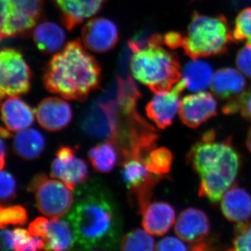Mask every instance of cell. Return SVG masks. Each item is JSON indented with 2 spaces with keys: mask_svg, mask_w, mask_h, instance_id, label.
Wrapping results in <instances>:
<instances>
[{
  "mask_svg": "<svg viewBox=\"0 0 251 251\" xmlns=\"http://www.w3.org/2000/svg\"><path fill=\"white\" fill-rule=\"evenodd\" d=\"M149 171L157 176H163L169 173L173 162V154L168 149L152 150L143 159Z\"/></svg>",
  "mask_w": 251,
  "mask_h": 251,
  "instance_id": "26",
  "label": "cell"
},
{
  "mask_svg": "<svg viewBox=\"0 0 251 251\" xmlns=\"http://www.w3.org/2000/svg\"><path fill=\"white\" fill-rule=\"evenodd\" d=\"M62 12L63 24L72 30L87 18L97 14L105 0H54Z\"/></svg>",
  "mask_w": 251,
  "mask_h": 251,
  "instance_id": "16",
  "label": "cell"
},
{
  "mask_svg": "<svg viewBox=\"0 0 251 251\" xmlns=\"http://www.w3.org/2000/svg\"><path fill=\"white\" fill-rule=\"evenodd\" d=\"M221 207L231 222H247L251 217V196L243 188L230 187L221 198Z\"/></svg>",
  "mask_w": 251,
  "mask_h": 251,
  "instance_id": "17",
  "label": "cell"
},
{
  "mask_svg": "<svg viewBox=\"0 0 251 251\" xmlns=\"http://www.w3.org/2000/svg\"><path fill=\"white\" fill-rule=\"evenodd\" d=\"M46 147L45 138L37 130H23L15 137V153L23 159L32 161L39 158Z\"/></svg>",
  "mask_w": 251,
  "mask_h": 251,
  "instance_id": "24",
  "label": "cell"
},
{
  "mask_svg": "<svg viewBox=\"0 0 251 251\" xmlns=\"http://www.w3.org/2000/svg\"><path fill=\"white\" fill-rule=\"evenodd\" d=\"M44 241L46 251H69L75 244L74 231L69 221L59 218L49 221Z\"/></svg>",
  "mask_w": 251,
  "mask_h": 251,
  "instance_id": "22",
  "label": "cell"
},
{
  "mask_svg": "<svg viewBox=\"0 0 251 251\" xmlns=\"http://www.w3.org/2000/svg\"><path fill=\"white\" fill-rule=\"evenodd\" d=\"M193 59L185 65L180 81L185 89L191 92H202L211 85L214 70L209 63L201 59Z\"/></svg>",
  "mask_w": 251,
  "mask_h": 251,
  "instance_id": "21",
  "label": "cell"
},
{
  "mask_svg": "<svg viewBox=\"0 0 251 251\" xmlns=\"http://www.w3.org/2000/svg\"><path fill=\"white\" fill-rule=\"evenodd\" d=\"M16 181L6 172L0 171V204L12 201L16 196Z\"/></svg>",
  "mask_w": 251,
  "mask_h": 251,
  "instance_id": "33",
  "label": "cell"
},
{
  "mask_svg": "<svg viewBox=\"0 0 251 251\" xmlns=\"http://www.w3.org/2000/svg\"><path fill=\"white\" fill-rule=\"evenodd\" d=\"M163 36L153 34L148 45L133 52L130 69L136 80L154 93L171 90L181 77L177 56L163 49Z\"/></svg>",
  "mask_w": 251,
  "mask_h": 251,
  "instance_id": "4",
  "label": "cell"
},
{
  "mask_svg": "<svg viewBox=\"0 0 251 251\" xmlns=\"http://www.w3.org/2000/svg\"><path fill=\"white\" fill-rule=\"evenodd\" d=\"M184 90V85L179 80L171 90L156 93L149 102L146 107L147 115L158 128L165 129L173 124L179 112L180 95Z\"/></svg>",
  "mask_w": 251,
  "mask_h": 251,
  "instance_id": "11",
  "label": "cell"
},
{
  "mask_svg": "<svg viewBox=\"0 0 251 251\" xmlns=\"http://www.w3.org/2000/svg\"><path fill=\"white\" fill-rule=\"evenodd\" d=\"M27 211L21 206H4L0 204V229L7 226H23L27 222Z\"/></svg>",
  "mask_w": 251,
  "mask_h": 251,
  "instance_id": "30",
  "label": "cell"
},
{
  "mask_svg": "<svg viewBox=\"0 0 251 251\" xmlns=\"http://www.w3.org/2000/svg\"><path fill=\"white\" fill-rule=\"evenodd\" d=\"M14 250L18 251L44 250L45 242L41 238L31 235L29 230L16 228L13 231Z\"/></svg>",
  "mask_w": 251,
  "mask_h": 251,
  "instance_id": "28",
  "label": "cell"
},
{
  "mask_svg": "<svg viewBox=\"0 0 251 251\" xmlns=\"http://www.w3.org/2000/svg\"><path fill=\"white\" fill-rule=\"evenodd\" d=\"M118 158L117 147L112 142H105L94 147L89 151V159L94 171L108 173L116 165Z\"/></svg>",
  "mask_w": 251,
  "mask_h": 251,
  "instance_id": "25",
  "label": "cell"
},
{
  "mask_svg": "<svg viewBox=\"0 0 251 251\" xmlns=\"http://www.w3.org/2000/svg\"><path fill=\"white\" fill-rule=\"evenodd\" d=\"M101 70L79 40L68 43L50 60L44 82L46 90L69 100L83 101L98 88Z\"/></svg>",
  "mask_w": 251,
  "mask_h": 251,
  "instance_id": "2",
  "label": "cell"
},
{
  "mask_svg": "<svg viewBox=\"0 0 251 251\" xmlns=\"http://www.w3.org/2000/svg\"><path fill=\"white\" fill-rule=\"evenodd\" d=\"M82 38L87 49L98 53L108 52L118 42V29L115 23L107 18H95L84 26Z\"/></svg>",
  "mask_w": 251,
  "mask_h": 251,
  "instance_id": "13",
  "label": "cell"
},
{
  "mask_svg": "<svg viewBox=\"0 0 251 251\" xmlns=\"http://www.w3.org/2000/svg\"><path fill=\"white\" fill-rule=\"evenodd\" d=\"M5 165V157H0V171L2 170Z\"/></svg>",
  "mask_w": 251,
  "mask_h": 251,
  "instance_id": "42",
  "label": "cell"
},
{
  "mask_svg": "<svg viewBox=\"0 0 251 251\" xmlns=\"http://www.w3.org/2000/svg\"><path fill=\"white\" fill-rule=\"evenodd\" d=\"M232 1H233L234 4H240L243 3L250 2L251 0H232Z\"/></svg>",
  "mask_w": 251,
  "mask_h": 251,
  "instance_id": "41",
  "label": "cell"
},
{
  "mask_svg": "<svg viewBox=\"0 0 251 251\" xmlns=\"http://www.w3.org/2000/svg\"><path fill=\"white\" fill-rule=\"evenodd\" d=\"M143 229L130 231L122 238L120 249L122 251H153L155 242L153 238Z\"/></svg>",
  "mask_w": 251,
  "mask_h": 251,
  "instance_id": "27",
  "label": "cell"
},
{
  "mask_svg": "<svg viewBox=\"0 0 251 251\" xmlns=\"http://www.w3.org/2000/svg\"><path fill=\"white\" fill-rule=\"evenodd\" d=\"M223 112L227 115L239 112L243 117L251 120V88L229 100L223 108Z\"/></svg>",
  "mask_w": 251,
  "mask_h": 251,
  "instance_id": "31",
  "label": "cell"
},
{
  "mask_svg": "<svg viewBox=\"0 0 251 251\" xmlns=\"http://www.w3.org/2000/svg\"><path fill=\"white\" fill-rule=\"evenodd\" d=\"M0 157H5V145L1 138H0Z\"/></svg>",
  "mask_w": 251,
  "mask_h": 251,
  "instance_id": "40",
  "label": "cell"
},
{
  "mask_svg": "<svg viewBox=\"0 0 251 251\" xmlns=\"http://www.w3.org/2000/svg\"><path fill=\"white\" fill-rule=\"evenodd\" d=\"M49 221L46 218L39 217L29 226V232L31 235L44 239L47 234Z\"/></svg>",
  "mask_w": 251,
  "mask_h": 251,
  "instance_id": "36",
  "label": "cell"
},
{
  "mask_svg": "<svg viewBox=\"0 0 251 251\" xmlns=\"http://www.w3.org/2000/svg\"><path fill=\"white\" fill-rule=\"evenodd\" d=\"M233 40L224 16H209L194 12L191 16L182 48L192 59L224 53Z\"/></svg>",
  "mask_w": 251,
  "mask_h": 251,
  "instance_id": "5",
  "label": "cell"
},
{
  "mask_svg": "<svg viewBox=\"0 0 251 251\" xmlns=\"http://www.w3.org/2000/svg\"><path fill=\"white\" fill-rule=\"evenodd\" d=\"M232 34L233 40L251 46V7L245 8L237 15Z\"/></svg>",
  "mask_w": 251,
  "mask_h": 251,
  "instance_id": "29",
  "label": "cell"
},
{
  "mask_svg": "<svg viewBox=\"0 0 251 251\" xmlns=\"http://www.w3.org/2000/svg\"><path fill=\"white\" fill-rule=\"evenodd\" d=\"M163 41L170 49H176L182 47L184 36L179 32L171 31L163 36Z\"/></svg>",
  "mask_w": 251,
  "mask_h": 251,
  "instance_id": "37",
  "label": "cell"
},
{
  "mask_svg": "<svg viewBox=\"0 0 251 251\" xmlns=\"http://www.w3.org/2000/svg\"><path fill=\"white\" fill-rule=\"evenodd\" d=\"M142 221L144 229L148 233L162 236L166 234L175 222V211L165 202H155L149 204L143 212Z\"/></svg>",
  "mask_w": 251,
  "mask_h": 251,
  "instance_id": "19",
  "label": "cell"
},
{
  "mask_svg": "<svg viewBox=\"0 0 251 251\" xmlns=\"http://www.w3.org/2000/svg\"><path fill=\"white\" fill-rule=\"evenodd\" d=\"M0 249L2 251L14 250L13 231L4 229L0 231Z\"/></svg>",
  "mask_w": 251,
  "mask_h": 251,
  "instance_id": "38",
  "label": "cell"
},
{
  "mask_svg": "<svg viewBox=\"0 0 251 251\" xmlns=\"http://www.w3.org/2000/svg\"><path fill=\"white\" fill-rule=\"evenodd\" d=\"M210 231V223L205 213L195 208L185 209L175 223V232L185 242L197 244L204 240Z\"/></svg>",
  "mask_w": 251,
  "mask_h": 251,
  "instance_id": "15",
  "label": "cell"
},
{
  "mask_svg": "<svg viewBox=\"0 0 251 251\" xmlns=\"http://www.w3.org/2000/svg\"><path fill=\"white\" fill-rule=\"evenodd\" d=\"M247 87L242 73L232 68H223L216 72L211 83L213 93L223 100H230L240 95Z\"/></svg>",
  "mask_w": 251,
  "mask_h": 251,
  "instance_id": "20",
  "label": "cell"
},
{
  "mask_svg": "<svg viewBox=\"0 0 251 251\" xmlns=\"http://www.w3.org/2000/svg\"><path fill=\"white\" fill-rule=\"evenodd\" d=\"M3 122L8 130L19 132L32 125L35 114L25 102L16 97H10L1 107Z\"/></svg>",
  "mask_w": 251,
  "mask_h": 251,
  "instance_id": "18",
  "label": "cell"
},
{
  "mask_svg": "<svg viewBox=\"0 0 251 251\" xmlns=\"http://www.w3.org/2000/svg\"><path fill=\"white\" fill-rule=\"evenodd\" d=\"M217 102L212 94L199 92L185 97L180 103L179 115L181 122L190 128H197L215 116Z\"/></svg>",
  "mask_w": 251,
  "mask_h": 251,
  "instance_id": "12",
  "label": "cell"
},
{
  "mask_svg": "<svg viewBox=\"0 0 251 251\" xmlns=\"http://www.w3.org/2000/svg\"><path fill=\"white\" fill-rule=\"evenodd\" d=\"M214 135L207 133L202 142L196 144L188 159L201 177L199 196L216 202L232 187L240 160L229 142H216Z\"/></svg>",
  "mask_w": 251,
  "mask_h": 251,
  "instance_id": "3",
  "label": "cell"
},
{
  "mask_svg": "<svg viewBox=\"0 0 251 251\" xmlns=\"http://www.w3.org/2000/svg\"><path fill=\"white\" fill-rule=\"evenodd\" d=\"M236 64L239 70L251 78V46H246L239 50L236 57Z\"/></svg>",
  "mask_w": 251,
  "mask_h": 251,
  "instance_id": "34",
  "label": "cell"
},
{
  "mask_svg": "<svg viewBox=\"0 0 251 251\" xmlns=\"http://www.w3.org/2000/svg\"><path fill=\"white\" fill-rule=\"evenodd\" d=\"M65 40L64 29L56 23L44 22L34 29V43L39 50L44 53H53L59 50Z\"/></svg>",
  "mask_w": 251,
  "mask_h": 251,
  "instance_id": "23",
  "label": "cell"
},
{
  "mask_svg": "<svg viewBox=\"0 0 251 251\" xmlns=\"http://www.w3.org/2000/svg\"><path fill=\"white\" fill-rule=\"evenodd\" d=\"M36 117L42 128L49 131H58L65 128L72 122V109L62 99L49 97L39 103Z\"/></svg>",
  "mask_w": 251,
  "mask_h": 251,
  "instance_id": "14",
  "label": "cell"
},
{
  "mask_svg": "<svg viewBox=\"0 0 251 251\" xmlns=\"http://www.w3.org/2000/svg\"><path fill=\"white\" fill-rule=\"evenodd\" d=\"M247 146L248 150H249V151L251 153V127L250 129L249 130V133H248L247 138Z\"/></svg>",
  "mask_w": 251,
  "mask_h": 251,
  "instance_id": "39",
  "label": "cell"
},
{
  "mask_svg": "<svg viewBox=\"0 0 251 251\" xmlns=\"http://www.w3.org/2000/svg\"><path fill=\"white\" fill-rule=\"evenodd\" d=\"M67 220L82 250H112L120 244L122 219L111 194L102 185L81 187Z\"/></svg>",
  "mask_w": 251,
  "mask_h": 251,
  "instance_id": "1",
  "label": "cell"
},
{
  "mask_svg": "<svg viewBox=\"0 0 251 251\" xmlns=\"http://www.w3.org/2000/svg\"><path fill=\"white\" fill-rule=\"evenodd\" d=\"M232 250L251 251V223H240L235 227Z\"/></svg>",
  "mask_w": 251,
  "mask_h": 251,
  "instance_id": "32",
  "label": "cell"
},
{
  "mask_svg": "<svg viewBox=\"0 0 251 251\" xmlns=\"http://www.w3.org/2000/svg\"><path fill=\"white\" fill-rule=\"evenodd\" d=\"M29 191L35 193L36 206L44 215L54 219L67 214L74 204L72 190L60 180L37 175L29 184Z\"/></svg>",
  "mask_w": 251,
  "mask_h": 251,
  "instance_id": "7",
  "label": "cell"
},
{
  "mask_svg": "<svg viewBox=\"0 0 251 251\" xmlns=\"http://www.w3.org/2000/svg\"><path fill=\"white\" fill-rule=\"evenodd\" d=\"M42 8L43 0H0V41L32 29Z\"/></svg>",
  "mask_w": 251,
  "mask_h": 251,
  "instance_id": "6",
  "label": "cell"
},
{
  "mask_svg": "<svg viewBox=\"0 0 251 251\" xmlns=\"http://www.w3.org/2000/svg\"><path fill=\"white\" fill-rule=\"evenodd\" d=\"M31 72L17 50H0V100L6 97L27 94L30 90Z\"/></svg>",
  "mask_w": 251,
  "mask_h": 251,
  "instance_id": "8",
  "label": "cell"
},
{
  "mask_svg": "<svg viewBox=\"0 0 251 251\" xmlns=\"http://www.w3.org/2000/svg\"><path fill=\"white\" fill-rule=\"evenodd\" d=\"M51 176L60 180L71 189L88 179V167L85 161L75 156V150L70 147H61L51 164Z\"/></svg>",
  "mask_w": 251,
  "mask_h": 251,
  "instance_id": "10",
  "label": "cell"
},
{
  "mask_svg": "<svg viewBox=\"0 0 251 251\" xmlns=\"http://www.w3.org/2000/svg\"><path fill=\"white\" fill-rule=\"evenodd\" d=\"M122 177L129 190L132 198L136 204L140 214L150 204L152 191L158 181L163 176L150 173L143 160L130 158L122 163Z\"/></svg>",
  "mask_w": 251,
  "mask_h": 251,
  "instance_id": "9",
  "label": "cell"
},
{
  "mask_svg": "<svg viewBox=\"0 0 251 251\" xmlns=\"http://www.w3.org/2000/svg\"><path fill=\"white\" fill-rule=\"evenodd\" d=\"M184 242L180 238L166 237L158 243L156 249L157 251H161L189 250L190 248H188Z\"/></svg>",
  "mask_w": 251,
  "mask_h": 251,
  "instance_id": "35",
  "label": "cell"
}]
</instances>
